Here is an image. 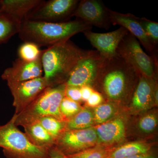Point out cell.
<instances>
[{"label": "cell", "mask_w": 158, "mask_h": 158, "mask_svg": "<svg viewBox=\"0 0 158 158\" xmlns=\"http://www.w3.org/2000/svg\"><path fill=\"white\" fill-rule=\"evenodd\" d=\"M140 74L118 55L105 58L95 85L111 102L131 99Z\"/></svg>", "instance_id": "obj_1"}, {"label": "cell", "mask_w": 158, "mask_h": 158, "mask_svg": "<svg viewBox=\"0 0 158 158\" xmlns=\"http://www.w3.org/2000/svg\"><path fill=\"white\" fill-rule=\"evenodd\" d=\"M92 28L90 25L77 19L62 22L25 19L21 23L18 34L24 42L34 43L40 47L49 48Z\"/></svg>", "instance_id": "obj_2"}, {"label": "cell", "mask_w": 158, "mask_h": 158, "mask_svg": "<svg viewBox=\"0 0 158 158\" xmlns=\"http://www.w3.org/2000/svg\"><path fill=\"white\" fill-rule=\"evenodd\" d=\"M89 50L82 49L70 40L43 50V77L51 86L65 84L78 62Z\"/></svg>", "instance_id": "obj_3"}, {"label": "cell", "mask_w": 158, "mask_h": 158, "mask_svg": "<svg viewBox=\"0 0 158 158\" xmlns=\"http://www.w3.org/2000/svg\"><path fill=\"white\" fill-rule=\"evenodd\" d=\"M65 84L46 88L22 112L17 115L14 114L15 124L17 127H23L47 116H53L65 121L60 111L61 102L65 97Z\"/></svg>", "instance_id": "obj_4"}, {"label": "cell", "mask_w": 158, "mask_h": 158, "mask_svg": "<svg viewBox=\"0 0 158 158\" xmlns=\"http://www.w3.org/2000/svg\"><path fill=\"white\" fill-rule=\"evenodd\" d=\"M15 115L0 125V147L6 158H50L49 150L32 144L15 124Z\"/></svg>", "instance_id": "obj_5"}, {"label": "cell", "mask_w": 158, "mask_h": 158, "mask_svg": "<svg viewBox=\"0 0 158 158\" xmlns=\"http://www.w3.org/2000/svg\"><path fill=\"white\" fill-rule=\"evenodd\" d=\"M116 52L139 74L156 79L158 58L147 55L138 40L129 33L119 43Z\"/></svg>", "instance_id": "obj_6"}, {"label": "cell", "mask_w": 158, "mask_h": 158, "mask_svg": "<svg viewBox=\"0 0 158 158\" xmlns=\"http://www.w3.org/2000/svg\"><path fill=\"white\" fill-rule=\"evenodd\" d=\"M105 59L97 51L89 50L77 63L65 85L78 88L90 86L94 89Z\"/></svg>", "instance_id": "obj_7"}, {"label": "cell", "mask_w": 158, "mask_h": 158, "mask_svg": "<svg viewBox=\"0 0 158 158\" xmlns=\"http://www.w3.org/2000/svg\"><path fill=\"white\" fill-rule=\"evenodd\" d=\"M80 1L78 0L41 1L27 15L26 19L49 22L69 21Z\"/></svg>", "instance_id": "obj_8"}, {"label": "cell", "mask_w": 158, "mask_h": 158, "mask_svg": "<svg viewBox=\"0 0 158 158\" xmlns=\"http://www.w3.org/2000/svg\"><path fill=\"white\" fill-rule=\"evenodd\" d=\"M97 144V135L93 127L85 129H65L56 140L55 146L65 155L70 156Z\"/></svg>", "instance_id": "obj_9"}, {"label": "cell", "mask_w": 158, "mask_h": 158, "mask_svg": "<svg viewBox=\"0 0 158 158\" xmlns=\"http://www.w3.org/2000/svg\"><path fill=\"white\" fill-rule=\"evenodd\" d=\"M13 97L15 114H19L48 87L51 86L43 76L21 82H7Z\"/></svg>", "instance_id": "obj_10"}, {"label": "cell", "mask_w": 158, "mask_h": 158, "mask_svg": "<svg viewBox=\"0 0 158 158\" xmlns=\"http://www.w3.org/2000/svg\"><path fill=\"white\" fill-rule=\"evenodd\" d=\"M110 9L100 0L80 1L73 16L90 26L105 29L111 26Z\"/></svg>", "instance_id": "obj_11"}, {"label": "cell", "mask_w": 158, "mask_h": 158, "mask_svg": "<svg viewBox=\"0 0 158 158\" xmlns=\"http://www.w3.org/2000/svg\"><path fill=\"white\" fill-rule=\"evenodd\" d=\"M110 21L113 25L124 28L134 36L145 48L149 56L158 58L157 48L155 47L148 38L138 20V17L131 13L123 14L110 9Z\"/></svg>", "instance_id": "obj_12"}, {"label": "cell", "mask_w": 158, "mask_h": 158, "mask_svg": "<svg viewBox=\"0 0 158 158\" xmlns=\"http://www.w3.org/2000/svg\"><path fill=\"white\" fill-rule=\"evenodd\" d=\"M128 33V31L123 27L106 33H95L91 30L83 32L91 45L106 59L118 55L116 50L118 44Z\"/></svg>", "instance_id": "obj_13"}, {"label": "cell", "mask_w": 158, "mask_h": 158, "mask_svg": "<svg viewBox=\"0 0 158 158\" xmlns=\"http://www.w3.org/2000/svg\"><path fill=\"white\" fill-rule=\"evenodd\" d=\"M98 137V145L116 147L124 140L126 123L121 116H116L102 124L94 126Z\"/></svg>", "instance_id": "obj_14"}, {"label": "cell", "mask_w": 158, "mask_h": 158, "mask_svg": "<svg viewBox=\"0 0 158 158\" xmlns=\"http://www.w3.org/2000/svg\"><path fill=\"white\" fill-rule=\"evenodd\" d=\"M156 79L140 75L138 83L130 99L131 107L135 113L145 112L155 106V88Z\"/></svg>", "instance_id": "obj_15"}, {"label": "cell", "mask_w": 158, "mask_h": 158, "mask_svg": "<svg viewBox=\"0 0 158 158\" xmlns=\"http://www.w3.org/2000/svg\"><path fill=\"white\" fill-rule=\"evenodd\" d=\"M43 73L41 58L33 62L18 58L4 70L1 77L7 82H21L42 77Z\"/></svg>", "instance_id": "obj_16"}, {"label": "cell", "mask_w": 158, "mask_h": 158, "mask_svg": "<svg viewBox=\"0 0 158 158\" xmlns=\"http://www.w3.org/2000/svg\"><path fill=\"white\" fill-rule=\"evenodd\" d=\"M41 2V0H0V11L22 23Z\"/></svg>", "instance_id": "obj_17"}, {"label": "cell", "mask_w": 158, "mask_h": 158, "mask_svg": "<svg viewBox=\"0 0 158 158\" xmlns=\"http://www.w3.org/2000/svg\"><path fill=\"white\" fill-rule=\"evenodd\" d=\"M23 127L27 138L35 146L48 150L55 146V139L38 123H30Z\"/></svg>", "instance_id": "obj_18"}, {"label": "cell", "mask_w": 158, "mask_h": 158, "mask_svg": "<svg viewBox=\"0 0 158 158\" xmlns=\"http://www.w3.org/2000/svg\"><path fill=\"white\" fill-rule=\"evenodd\" d=\"M153 144L144 141L128 142L116 146L106 158H125L153 152Z\"/></svg>", "instance_id": "obj_19"}, {"label": "cell", "mask_w": 158, "mask_h": 158, "mask_svg": "<svg viewBox=\"0 0 158 158\" xmlns=\"http://www.w3.org/2000/svg\"><path fill=\"white\" fill-rule=\"evenodd\" d=\"M94 124L93 111L88 107L81 110L72 118L65 121L67 130H82L93 127Z\"/></svg>", "instance_id": "obj_20"}, {"label": "cell", "mask_w": 158, "mask_h": 158, "mask_svg": "<svg viewBox=\"0 0 158 158\" xmlns=\"http://www.w3.org/2000/svg\"><path fill=\"white\" fill-rule=\"evenodd\" d=\"M21 23L14 18L0 11V44L6 43L18 34Z\"/></svg>", "instance_id": "obj_21"}, {"label": "cell", "mask_w": 158, "mask_h": 158, "mask_svg": "<svg viewBox=\"0 0 158 158\" xmlns=\"http://www.w3.org/2000/svg\"><path fill=\"white\" fill-rule=\"evenodd\" d=\"M35 122L38 123L51 135L55 141L65 129V122L56 117L47 116L41 117Z\"/></svg>", "instance_id": "obj_22"}, {"label": "cell", "mask_w": 158, "mask_h": 158, "mask_svg": "<svg viewBox=\"0 0 158 158\" xmlns=\"http://www.w3.org/2000/svg\"><path fill=\"white\" fill-rule=\"evenodd\" d=\"M117 112V106L113 102L103 103L93 111L94 124H102L114 118Z\"/></svg>", "instance_id": "obj_23"}, {"label": "cell", "mask_w": 158, "mask_h": 158, "mask_svg": "<svg viewBox=\"0 0 158 158\" xmlns=\"http://www.w3.org/2000/svg\"><path fill=\"white\" fill-rule=\"evenodd\" d=\"M43 50L34 43L24 42L19 47L18 51L19 58L27 62H33L40 59Z\"/></svg>", "instance_id": "obj_24"}, {"label": "cell", "mask_w": 158, "mask_h": 158, "mask_svg": "<svg viewBox=\"0 0 158 158\" xmlns=\"http://www.w3.org/2000/svg\"><path fill=\"white\" fill-rule=\"evenodd\" d=\"M115 147L97 145L75 154L67 156L69 158H106Z\"/></svg>", "instance_id": "obj_25"}, {"label": "cell", "mask_w": 158, "mask_h": 158, "mask_svg": "<svg viewBox=\"0 0 158 158\" xmlns=\"http://www.w3.org/2000/svg\"><path fill=\"white\" fill-rule=\"evenodd\" d=\"M82 107L80 103L74 101L65 96L60 105V113L64 120L66 121L76 115Z\"/></svg>", "instance_id": "obj_26"}, {"label": "cell", "mask_w": 158, "mask_h": 158, "mask_svg": "<svg viewBox=\"0 0 158 158\" xmlns=\"http://www.w3.org/2000/svg\"><path fill=\"white\" fill-rule=\"evenodd\" d=\"M141 27L152 45L157 48L158 44V23L145 18L138 17Z\"/></svg>", "instance_id": "obj_27"}, {"label": "cell", "mask_w": 158, "mask_h": 158, "mask_svg": "<svg viewBox=\"0 0 158 158\" xmlns=\"http://www.w3.org/2000/svg\"><path fill=\"white\" fill-rule=\"evenodd\" d=\"M157 125V116L155 113H146L140 118L138 123V129L145 134L153 132Z\"/></svg>", "instance_id": "obj_28"}, {"label": "cell", "mask_w": 158, "mask_h": 158, "mask_svg": "<svg viewBox=\"0 0 158 158\" xmlns=\"http://www.w3.org/2000/svg\"><path fill=\"white\" fill-rule=\"evenodd\" d=\"M65 96L77 102H82L81 88L78 87L65 85Z\"/></svg>", "instance_id": "obj_29"}, {"label": "cell", "mask_w": 158, "mask_h": 158, "mask_svg": "<svg viewBox=\"0 0 158 158\" xmlns=\"http://www.w3.org/2000/svg\"><path fill=\"white\" fill-rule=\"evenodd\" d=\"M104 100V99L102 94L98 91L94 90L86 102V105L88 107L95 108L103 103Z\"/></svg>", "instance_id": "obj_30"}, {"label": "cell", "mask_w": 158, "mask_h": 158, "mask_svg": "<svg viewBox=\"0 0 158 158\" xmlns=\"http://www.w3.org/2000/svg\"><path fill=\"white\" fill-rule=\"evenodd\" d=\"M80 88L81 93L82 101L86 102L94 90L90 86H87L81 87Z\"/></svg>", "instance_id": "obj_31"}, {"label": "cell", "mask_w": 158, "mask_h": 158, "mask_svg": "<svg viewBox=\"0 0 158 158\" xmlns=\"http://www.w3.org/2000/svg\"><path fill=\"white\" fill-rule=\"evenodd\" d=\"M48 151L50 158H69L55 146L50 148Z\"/></svg>", "instance_id": "obj_32"}, {"label": "cell", "mask_w": 158, "mask_h": 158, "mask_svg": "<svg viewBox=\"0 0 158 158\" xmlns=\"http://www.w3.org/2000/svg\"><path fill=\"white\" fill-rule=\"evenodd\" d=\"M125 158H158V156L156 153L153 151L147 154L131 156Z\"/></svg>", "instance_id": "obj_33"}, {"label": "cell", "mask_w": 158, "mask_h": 158, "mask_svg": "<svg viewBox=\"0 0 158 158\" xmlns=\"http://www.w3.org/2000/svg\"><path fill=\"white\" fill-rule=\"evenodd\" d=\"M154 97L155 106H157L158 104V84L156 85L155 88L154 94Z\"/></svg>", "instance_id": "obj_34"}]
</instances>
